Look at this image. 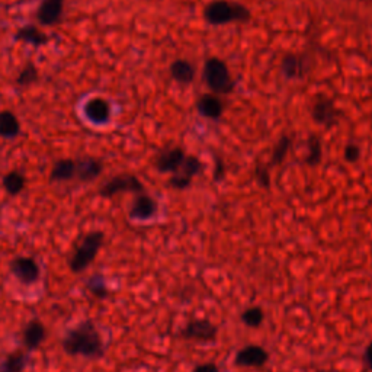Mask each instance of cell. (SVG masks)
<instances>
[{
  "mask_svg": "<svg viewBox=\"0 0 372 372\" xmlns=\"http://www.w3.org/2000/svg\"><path fill=\"white\" fill-rule=\"evenodd\" d=\"M63 349L72 357L101 359L105 355L104 339L90 320H85L70 329L63 339Z\"/></svg>",
  "mask_w": 372,
  "mask_h": 372,
  "instance_id": "cell-1",
  "label": "cell"
},
{
  "mask_svg": "<svg viewBox=\"0 0 372 372\" xmlns=\"http://www.w3.org/2000/svg\"><path fill=\"white\" fill-rule=\"evenodd\" d=\"M204 19L211 25L246 22L250 19V10L245 5L230 0H216L205 6Z\"/></svg>",
  "mask_w": 372,
  "mask_h": 372,
  "instance_id": "cell-2",
  "label": "cell"
},
{
  "mask_svg": "<svg viewBox=\"0 0 372 372\" xmlns=\"http://www.w3.org/2000/svg\"><path fill=\"white\" fill-rule=\"evenodd\" d=\"M104 240H105V234L102 232L88 233L82 238V241H80V245L74 250L73 256L70 257V261H69L70 270L73 273L85 272L92 265L96 256H98L101 248L104 246Z\"/></svg>",
  "mask_w": 372,
  "mask_h": 372,
  "instance_id": "cell-3",
  "label": "cell"
},
{
  "mask_svg": "<svg viewBox=\"0 0 372 372\" xmlns=\"http://www.w3.org/2000/svg\"><path fill=\"white\" fill-rule=\"evenodd\" d=\"M204 79L208 88L216 95H227L234 88V80L227 64L216 57L207 60L204 67Z\"/></svg>",
  "mask_w": 372,
  "mask_h": 372,
  "instance_id": "cell-4",
  "label": "cell"
},
{
  "mask_svg": "<svg viewBox=\"0 0 372 372\" xmlns=\"http://www.w3.org/2000/svg\"><path fill=\"white\" fill-rule=\"evenodd\" d=\"M124 192H134V193L144 192V186L136 175L131 173L117 175L114 177H111V179L105 182L99 189L101 197L104 198H112L118 195V193Z\"/></svg>",
  "mask_w": 372,
  "mask_h": 372,
  "instance_id": "cell-5",
  "label": "cell"
},
{
  "mask_svg": "<svg viewBox=\"0 0 372 372\" xmlns=\"http://www.w3.org/2000/svg\"><path fill=\"white\" fill-rule=\"evenodd\" d=\"M218 334V327L205 318H197L186 323V326L181 330V337L186 341L193 342H204L209 343L214 342Z\"/></svg>",
  "mask_w": 372,
  "mask_h": 372,
  "instance_id": "cell-6",
  "label": "cell"
},
{
  "mask_svg": "<svg viewBox=\"0 0 372 372\" xmlns=\"http://www.w3.org/2000/svg\"><path fill=\"white\" fill-rule=\"evenodd\" d=\"M10 272L22 285H34L41 278V268L32 257H15L10 264Z\"/></svg>",
  "mask_w": 372,
  "mask_h": 372,
  "instance_id": "cell-7",
  "label": "cell"
},
{
  "mask_svg": "<svg viewBox=\"0 0 372 372\" xmlns=\"http://www.w3.org/2000/svg\"><path fill=\"white\" fill-rule=\"evenodd\" d=\"M83 115L93 125H105L112 117L111 104L102 96H93L85 102Z\"/></svg>",
  "mask_w": 372,
  "mask_h": 372,
  "instance_id": "cell-8",
  "label": "cell"
},
{
  "mask_svg": "<svg viewBox=\"0 0 372 372\" xmlns=\"http://www.w3.org/2000/svg\"><path fill=\"white\" fill-rule=\"evenodd\" d=\"M201 161L195 157V156H186L184 163L181 165V168L177 169L175 173H172L170 177V185L175 189H185L191 185L192 179L195 177L200 172H201Z\"/></svg>",
  "mask_w": 372,
  "mask_h": 372,
  "instance_id": "cell-9",
  "label": "cell"
},
{
  "mask_svg": "<svg viewBox=\"0 0 372 372\" xmlns=\"http://www.w3.org/2000/svg\"><path fill=\"white\" fill-rule=\"evenodd\" d=\"M269 361V353L265 348L259 345H249L237 352L234 364L243 368H261Z\"/></svg>",
  "mask_w": 372,
  "mask_h": 372,
  "instance_id": "cell-10",
  "label": "cell"
},
{
  "mask_svg": "<svg viewBox=\"0 0 372 372\" xmlns=\"http://www.w3.org/2000/svg\"><path fill=\"white\" fill-rule=\"evenodd\" d=\"M157 209H159L157 201L152 195H149V193L141 192V193H137V197L134 198L128 214H129V218H133V220L147 221L157 214Z\"/></svg>",
  "mask_w": 372,
  "mask_h": 372,
  "instance_id": "cell-11",
  "label": "cell"
},
{
  "mask_svg": "<svg viewBox=\"0 0 372 372\" xmlns=\"http://www.w3.org/2000/svg\"><path fill=\"white\" fill-rule=\"evenodd\" d=\"M64 0H42L37 9V21L44 26H56L63 21Z\"/></svg>",
  "mask_w": 372,
  "mask_h": 372,
  "instance_id": "cell-12",
  "label": "cell"
},
{
  "mask_svg": "<svg viewBox=\"0 0 372 372\" xmlns=\"http://www.w3.org/2000/svg\"><path fill=\"white\" fill-rule=\"evenodd\" d=\"M186 154L181 147H169L156 157V169L163 173H175L184 163Z\"/></svg>",
  "mask_w": 372,
  "mask_h": 372,
  "instance_id": "cell-13",
  "label": "cell"
},
{
  "mask_svg": "<svg viewBox=\"0 0 372 372\" xmlns=\"http://www.w3.org/2000/svg\"><path fill=\"white\" fill-rule=\"evenodd\" d=\"M45 339H47V329L42 321L34 318L26 323V326L22 330V342L28 350L38 349L44 343Z\"/></svg>",
  "mask_w": 372,
  "mask_h": 372,
  "instance_id": "cell-14",
  "label": "cell"
},
{
  "mask_svg": "<svg viewBox=\"0 0 372 372\" xmlns=\"http://www.w3.org/2000/svg\"><path fill=\"white\" fill-rule=\"evenodd\" d=\"M313 118L317 124L332 127L339 117V109L330 98H318L313 105Z\"/></svg>",
  "mask_w": 372,
  "mask_h": 372,
  "instance_id": "cell-15",
  "label": "cell"
},
{
  "mask_svg": "<svg viewBox=\"0 0 372 372\" xmlns=\"http://www.w3.org/2000/svg\"><path fill=\"white\" fill-rule=\"evenodd\" d=\"M104 170L102 161L95 157H83L76 160V177L80 182H92L98 179Z\"/></svg>",
  "mask_w": 372,
  "mask_h": 372,
  "instance_id": "cell-16",
  "label": "cell"
},
{
  "mask_svg": "<svg viewBox=\"0 0 372 372\" xmlns=\"http://www.w3.org/2000/svg\"><path fill=\"white\" fill-rule=\"evenodd\" d=\"M15 40L32 45V47H42L47 45L48 41H50V37H48L45 32H42L38 26L35 25H25L21 26L15 34Z\"/></svg>",
  "mask_w": 372,
  "mask_h": 372,
  "instance_id": "cell-17",
  "label": "cell"
},
{
  "mask_svg": "<svg viewBox=\"0 0 372 372\" xmlns=\"http://www.w3.org/2000/svg\"><path fill=\"white\" fill-rule=\"evenodd\" d=\"M197 106L200 114L209 120H218L224 112V104L216 93H208L201 96Z\"/></svg>",
  "mask_w": 372,
  "mask_h": 372,
  "instance_id": "cell-18",
  "label": "cell"
},
{
  "mask_svg": "<svg viewBox=\"0 0 372 372\" xmlns=\"http://www.w3.org/2000/svg\"><path fill=\"white\" fill-rule=\"evenodd\" d=\"M74 177H76V160L72 159L57 160L50 172L51 182H69L74 179Z\"/></svg>",
  "mask_w": 372,
  "mask_h": 372,
  "instance_id": "cell-19",
  "label": "cell"
},
{
  "mask_svg": "<svg viewBox=\"0 0 372 372\" xmlns=\"http://www.w3.org/2000/svg\"><path fill=\"white\" fill-rule=\"evenodd\" d=\"M21 134V124L18 117L12 111L0 112V137L2 138H16Z\"/></svg>",
  "mask_w": 372,
  "mask_h": 372,
  "instance_id": "cell-20",
  "label": "cell"
},
{
  "mask_svg": "<svg viewBox=\"0 0 372 372\" xmlns=\"http://www.w3.org/2000/svg\"><path fill=\"white\" fill-rule=\"evenodd\" d=\"M170 74L177 83L189 85L195 79V67L186 60H176L170 66Z\"/></svg>",
  "mask_w": 372,
  "mask_h": 372,
  "instance_id": "cell-21",
  "label": "cell"
},
{
  "mask_svg": "<svg viewBox=\"0 0 372 372\" xmlns=\"http://www.w3.org/2000/svg\"><path fill=\"white\" fill-rule=\"evenodd\" d=\"M282 72L288 79H300L307 73V60L301 56H286L282 61Z\"/></svg>",
  "mask_w": 372,
  "mask_h": 372,
  "instance_id": "cell-22",
  "label": "cell"
},
{
  "mask_svg": "<svg viewBox=\"0 0 372 372\" xmlns=\"http://www.w3.org/2000/svg\"><path fill=\"white\" fill-rule=\"evenodd\" d=\"M2 186L6 191L8 195L10 197L19 195V193L26 188V176L18 170H10L3 176Z\"/></svg>",
  "mask_w": 372,
  "mask_h": 372,
  "instance_id": "cell-23",
  "label": "cell"
},
{
  "mask_svg": "<svg viewBox=\"0 0 372 372\" xmlns=\"http://www.w3.org/2000/svg\"><path fill=\"white\" fill-rule=\"evenodd\" d=\"M28 362V355L25 352H13L5 359L0 371L3 372H22Z\"/></svg>",
  "mask_w": 372,
  "mask_h": 372,
  "instance_id": "cell-24",
  "label": "cell"
},
{
  "mask_svg": "<svg viewBox=\"0 0 372 372\" xmlns=\"http://www.w3.org/2000/svg\"><path fill=\"white\" fill-rule=\"evenodd\" d=\"M38 77H40L38 67L35 66V64L28 63L26 66H24V69L19 72L18 77H16V85H18L19 88H29L38 82Z\"/></svg>",
  "mask_w": 372,
  "mask_h": 372,
  "instance_id": "cell-25",
  "label": "cell"
},
{
  "mask_svg": "<svg viewBox=\"0 0 372 372\" xmlns=\"http://www.w3.org/2000/svg\"><path fill=\"white\" fill-rule=\"evenodd\" d=\"M240 318L245 323V326L256 329L264 323L265 313L261 307H249V309H246L243 313H241Z\"/></svg>",
  "mask_w": 372,
  "mask_h": 372,
  "instance_id": "cell-26",
  "label": "cell"
},
{
  "mask_svg": "<svg viewBox=\"0 0 372 372\" xmlns=\"http://www.w3.org/2000/svg\"><path fill=\"white\" fill-rule=\"evenodd\" d=\"M88 288L90 293L98 298H105L108 296V286L105 278H102L101 275H93V277L88 281Z\"/></svg>",
  "mask_w": 372,
  "mask_h": 372,
  "instance_id": "cell-27",
  "label": "cell"
},
{
  "mask_svg": "<svg viewBox=\"0 0 372 372\" xmlns=\"http://www.w3.org/2000/svg\"><path fill=\"white\" fill-rule=\"evenodd\" d=\"M305 161L310 166H317L321 161V143L317 137L309 140V154H307Z\"/></svg>",
  "mask_w": 372,
  "mask_h": 372,
  "instance_id": "cell-28",
  "label": "cell"
},
{
  "mask_svg": "<svg viewBox=\"0 0 372 372\" xmlns=\"http://www.w3.org/2000/svg\"><path fill=\"white\" fill-rule=\"evenodd\" d=\"M289 145H291L289 137L284 136L280 140V143L277 145H275V150H273V154H272L270 165H278V163H281V161L285 159L288 150H289Z\"/></svg>",
  "mask_w": 372,
  "mask_h": 372,
  "instance_id": "cell-29",
  "label": "cell"
},
{
  "mask_svg": "<svg viewBox=\"0 0 372 372\" xmlns=\"http://www.w3.org/2000/svg\"><path fill=\"white\" fill-rule=\"evenodd\" d=\"M361 157V149L358 144H349L346 145L345 149V159L350 163H355V161H358Z\"/></svg>",
  "mask_w": 372,
  "mask_h": 372,
  "instance_id": "cell-30",
  "label": "cell"
},
{
  "mask_svg": "<svg viewBox=\"0 0 372 372\" xmlns=\"http://www.w3.org/2000/svg\"><path fill=\"white\" fill-rule=\"evenodd\" d=\"M192 372H220V368L216 364L207 362V364H200L193 368Z\"/></svg>",
  "mask_w": 372,
  "mask_h": 372,
  "instance_id": "cell-31",
  "label": "cell"
},
{
  "mask_svg": "<svg viewBox=\"0 0 372 372\" xmlns=\"http://www.w3.org/2000/svg\"><path fill=\"white\" fill-rule=\"evenodd\" d=\"M364 361H365L366 368L372 372V342L365 348V352H364Z\"/></svg>",
  "mask_w": 372,
  "mask_h": 372,
  "instance_id": "cell-32",
  "label": "cell"
},
{
  "mask_svg": "<svg viewBox=\"0 0 372 372\" xmlns=\"http://www.w3.org/2000/svg\"><path fill=\"white\" fill-rule=\"evenodd\" d=\"M317 372H330V371H325V369H320V371H317Z\"/></svg>",
  "mask_w": 372,
  "mask_h": 372,
  "instance_id": "cell-33",
  "label": "cell"
},
{
  "mask_svg": "<svg viewBox=\"0 0 372 372\" xmlns=\"http://www.w3.org/2000/svg\"><path fill=\"white\" fill-rule=\"evenodd\" d=\"M0 372H3V371H0Z\"/></svg>",
  "mask_w": 372,
  "mask_h": 372,
  "instance_id": "cell-34",
  "label": "cell"
},
{
  "mask_svg": "<svg viewBox=\"0 0 372 372\" xmlns=\"http://www.w3.org/2000/svg\"><path fill=\"white\" fill-rule=\"evenodd\" d=\"M366 2H368V0H366Z\"/></svg>",
  "mask_w": 372,
  "mask_h": 372,
  "instance_id": "cell-35",
  "label": "cell"
}]
</instances>
